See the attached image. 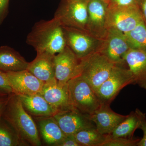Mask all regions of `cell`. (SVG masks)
Here are the masks:
<instances>
[{
	"label": "cell",
	"mask_w": 146,
	"mask_h": 146,
	"mask_svg": "<svg viewBox=\"0 0 146 146\" xmlns=\"http://www.w3.org/2000/svg\"><path fill=\"white\" fill-rule=\"evenodd\" d=\"M26 42L34 48L36 53L56 54L66 46L63 26L54 17L37 22L28 35Z\"/></svg>",
	"instance_id": "cell-1"
},
{
	"label": "cell",
	"mask_w": 146,
	"mask_h": 146,
	"mask_svg": "<svg viewBox=\"0 0 146 146\" xmlns=\"http://www.w3.org/2000/svg\"><path fill=\"white\" fill-rule=\"evenodd\" d=\"M2 118L9 124L28 145H42L39 130L34 120L25 110L17 94L9 95Z\"/></svg>",
	"instance_id": "cell-2"
},
{
	"label": "cell",
	"mask_w": 146,
	"mask_h": 146,
	"mask_svg": "<svg viewBox=\"0 0 146 146\" xmlns=\"http://www.w3.org/2000/svg\"><path fill=\"white\" fill-rule=\"evenodd\" d=\"M117 64L98 52L80 60L76 76H80L96 92Z\"/></svg>",
	"instance_id": "cell-3"
},
{
	"label": "cell",
	"mask_w": 146,
	"mask_h": 146,
	"mask_svg": "<svg viewBox=\"0 0 146 146\" xmlns=\"http://www.w3.org/2000/svg\"><path fill=\"white\" fill-rule=\"evenodd\" d=\"M67 84L72 109L90 116L100 106L101 104L96 92L80 76L71 78Z\"/></svg>",
	"instance_id": "cell-4"
},
{
	"label": "cell",
	"mask_w": 146,
	"mask_h": 146,
	"mask_svg": "<svg viewBox=\"0 0 146 146\" xmlns=\"http://www.w3.org/2000/svg\"><path fill=\"white\" fill-rule=\"evenodd\" d=\"M118 63L110 75L96 92L101 104H110L120 91L126 86L134 84L133 76L128 68Z\"/></svg>",
	"instance_id": "cell-5"
},
{
	"label": "cell",
	"mask_w": 146,
	"mask_h": 146,
	"mask_svg": "<svg viewBox=\"0 0 146 146\" xmlns=\"http://www.w3.org/2000/svg\"><path fill=\"white\" fill-rule=\"evenodd\" d=\"M66 45L79 60L100 51L103 40L98 39L88 32L63 27Z\"/></svg>",
	"instance_id": "cell-6"
},
{
	"label": "cell",
	"mask_w": 146,
	"mask_h": 146,
	"mask_svg": "<svg viewBox=\"0 0 146 146\" xmlns=\"http://www.w3.org/2000/svg\"><path fill=\"white\" fill-rule=\"evenodd\" d=\"M87 3L63 0L54 13V18L63 27L87 31Z\"/></svg>",
	"instance_id": "cell-7"
},
{
	"label": "cell",
	"mask_w": 146,
	"mask_h": 146,
	"mask_svg": "<svg viewBox=\"0 0 146 146\" xmlns=\"http://www.w3.org/2000/svg\"><path fill=\"white\" fill-rule=\"evenodd\" d=\"M143 21L142 13L136 5L125 7L108 6V29H117L126 33L133 30Z\"/></svg>",
	"instance_id": "cell-8"
},
{
	"label": "cell",
	"mask_w": 146,
	"mask_h": 146,
	"mask_svg": "<svg viewBox=\"0 0 146 146\" xmlns=\"http://www.w3.org/2000/svg\"><path fill=\"white\" fill-rule=\"evenodd\" d=\"M108 5L101 0H91L87 3V31L91 35L104 40L107 35Z\"/></svg>",
	"instance_id": "cell-9"
},
{
	"label": "cell",
	"mask_w": 146,
	"mask_h": 146,
	"mask_svg": "<svg viewBox=\"0 0 146 146\" xmlns=\"http://www.w3.org/2000/svg\"><path fill=\"white\" fill-rule=\"evenodd\" d=\"M130 49L125 35L114 28L108 29L100 52L113 62L123 63L125 55Z\"/></svg>",
	"instance_id": "cell-10"
},
{
	"label": "cell",
	"mask_w": 146,
	"mask_h": 146,
	"mask_svg": "<svg viewBox=\"0 0 146 146\" xmlns=\"http://www.w3.org/2000/svg\"><path fill=\"white\" fill-rule=\"evenodd\" d=\"M53 117L66 136L74 135L82 129L95 126L89 116L74 109L58 111Z\"/></svg>",
	"instance_id": "cell-11"
},
{
	"label": "cell",
	"mask_w": 146,
	"mask_h": 146,
	"mask_svg": "<svg viewBox=\"0 0 146 146\" xmlns=\"http://www.w3.org/2000/svg\"><path fill=\"white\" fill-rule=\"evenodd\" d=\"M55 78L62 83H67L76 76L80 60L66 45L61 52L54 56Z\"/></svg>",
	"instance_id": "cell-12"
},
{
	"label": "cell",
	"mask_w": 146,
	"mask_h": 146,
	"mask_svg": "<svg viewBox=\"0 0 146 146\" xmlns=\"http://www.w3.org/2000/svg\"><path fill=\"white\" fill-rule=\"evenodd\" d=\"M14 94L33 95L41 91L44 82L27 70L6 72Z\"/></svg>",
	"instance_id": "cell-13"
},
{
	"label": "cell",
	"mask_w": 146,
	"mask_h": 146,
	"mask_svg": "<svg viewBox=\"0 0 146 146\" xmlns=\"http://www.w3.org/2000/svg\"><path fill=\"white\" fill-rule=\"evenodd\" d=\"M39 94L58 112L72 109L69 104L68 84L53 79L44 82Z\"/></svg>",
	"instance_id": "cell-14"
},
{
	"label": "cell",
	"mask_w": 146,
	"mask_h": 146,
	"mask_svg": "<svg viewBox=\"0 0 146 146\" xmlns=\"http://www.w3.org/2000/svg\"><path fill=\"white\" fill-rule=\"evenodd\" d=\"M127 115L114 112L111 109L110 104H101L99 108L89 116V119L99 132L104 135H109Z\"/></svg>",
	"instance_id": "cell-15"
},
{
	"label": "cell",
	"mask_w": 146,
	"mask_h": 146,
	"mask_svg": "<svg viewBox=\"0 0 146 146\" xmlns=\"http://www.w3.org/2000/svg\"><path fill=\"white\" fill-rule=\"evenodd\" d=\"M123 59L133 76L134 84L146 90V52L130 49Z\"/></svg>",
	"instance_id": "cell-16"
},
{
	"label": "cell",
	"mask_w": 146,
	"mask_h": 146,
	"mask_svg": "<svg viewBox=\"0 0 146 146\" xmlns=\"http://www.w3.org/2000/svg\"><path fill=\"white\" fill-rule=\"evenodd\" d=\"M54 56L46 52L37 53L35 58L29 63L27 70L44 82L55 78Z\"/></svg>",
	"instance_id": "cell-17"
},
{
	"label": "cell",
	"mask_w": 146,
	"mask_h": 146,
	"mask_svg": "<svg viewBox=\"0 0 146 146\" xmlns=\"http://www.w3.org/2000/svg\"><path fill=\"white\" fill-rule=\"evenodd\" d=\"M16 94L27 112L36 117L53 116L58 112L39 93L33 95Z\"/></svg>",
	"instance_id": "cell-18"
},
{
	"label": "cell",
	"mask_w": 146,
	"mask_h": 146,
	"mask_svg": "<svg viewBox=\"0 0 146 146\" xmlns=\"http://www.w3.org/2000/svg\"><path fill=\"white\" fill-rule=\"evenodd\" d=\"M36 118L41 136L46 143L58 146L66 136L53 116Z\"/></svg>",
	"instance_id": "cell-19"
},
{
	"label": "cell",
	"mask_w": 146,
	"mask_h": 146,
	"mask_svg": "<svg viewBox=\"0 0 146 146\" xmlns=\"http://www.w3.org/2000/svg\"><path fill=\"white\" fill-rule=\"evenodd\" d=\"M29 62L18 52L8 46L0 47V71L8 72L27 70Z\"/></svg>",
	"instance_id": "cell-20"
},
{
	"label": "cell",
	"mask_w": 146,
	"mask_h": 146,
	"mask_svg": "<svg viewBox=\"0 0 146 146\" xmlns=\"http://www.w3.org/2000/svg\"><path fill=\"white\" fill-rule=\"evenodd\" d=\"M140 125V116L138 109L137 108L135 111H132L128 115L109 136L113 138H133L134 132L139 129Z\"/></svg>",
	"instance_id": "cell-21"
},
{
	"label": "cell",
	"mask_w": 146,
	"mask_h": 146,
	"mask_svg": "<svg viewBox=\"0 0 146 146\" xmlns=\"http://www.w3.org/2000/svg\"><path fill=\"white\" fill-rule=\"evenodd\" d=\"M74 136L80 146H102L108 135L100 133L94 126L82 129Z\"/></svg>",
	"instance_id": "cell-22"
},
{
	"label": "cell",
	"mask_w": 146,
	"mask_h": 146,
	"mask_svg": "<svg viewBox=\"0 0 146 146\" xmlns=\"http://www.w3.org/2000/svg\"><path fill=\"white\" fill-rule=\"evenodd\" d=\"M124 33L130 49L146 52V25L144 21L132 30Z\"/></svg>",
	"instance_id": "cell-23"
},
{
	"label": "cell",
	"mask_w": 146,
	"mask_h": 146,
	"mask_svg": "<svg viewBox=\"0 0 146 146\" xmlns=\"http://www.w3.org/2000/svg\"><path fill=\"white\" fill-rule=\"evenodd\" d=\"M29 146L22 140L11 126L0 119V146Z\"/></svg>",
	"instance_id": "cell-24"
},
{
	"label": "cell",
	"mask_w": 146,
	"mask_h": 146,
	"mask_svg": "<svg viewBox=\"0 0 146 146\" xmlns=\"http://www.w3.org/2000/svg\"><path fill=\"white\" fill-rule=\"evenodd\" d=\"M141 138H127L123 137H110L108 135L107 138L102 146H137Z\"/></svg>",
	"instance_id": "cell-25"
},
{
	"label": "cell",
	"mask_w": 146,
	"mask_h": 146,
	"mask_svg": "<svg viewBox=\"0 0 146 146\" xmlns=\"http://www.w3.org/2000/svg\"><path fill=\"white\" fill-rule=\"evenodd\" d=\"M0 91L5 95L14 93L9 82L6 72L0 71Z\"/></svg>",
	"instance_id": "cell-26"
},
{
	"label": "cell",
	"mask_w": 146,
	"mask_h": 146,
	"mask_svg": "<svg viewBox=\"0 0 146 146\" xmlns=\"http://www.w3.org/2000/svg\"><path fill=\"white\" fill-rule=\"evenodd\" d=\"M140 118V125L139 129L143 132V138L140 139L137 146H146V114L138 109Z\"/></svg>",
	"instance_id": "cell-27"
},
{
	"label": "cell",
	"mask_w": 146,
	"mask_h": 146,
	"mask_svg": "<svg viewBox=\"0 0 146 146\" xmlns=\"http://www.w3.org/2000/svg\"><path fill=\"white\" fill-rule=\"evenodd\" d=\"M134 5H136V0H110L108 6L111 7H125Z\"/></svg>",
	"instance_id": "cell-28"
},
{
	"label": "cell",
	"mask_w": 146,
	"mask_h": 146,
	"mask_svg": "<svg viewBox=\"0 0 146 146\" xmlns=\"http://www.w3.org/2000/svg\"><path fill=\"white\" fill-rule=\"evenodd\" d=\"M9 2V0H0V25L8 14Z\"/></svg>",
	"instance_id": "cell-29"
},
{
	"label": "cell",
	"mask_w": 146,
	"mask_h": 146,
	"mask_svg": "<svg viewBox=\"0 0 146 146\" xmlns=\"http://www.w3.org/2000/svg\"><path fill=\"white\" fill-rule=\"evenodd\" d=\"M58 146H80L74 135L66 136Z\"/></svg>",
	"instance_id": "cell-30"
},
{
	"label": "cell",
	"mask_w": 146,
	"mask_h": 146,
	"mask_svg": "<svg viewBox=\"0 0 146 146\" xmlns=\"http://www.w3.org/2000/svg\"><path fill=\"white\" fill-rule=\"evenodd\" d=\"M136 3L141 11L146 25V0H136Z\"/></svg>",
	"instance_id": "cell-31"
},
{
	"label": "cell",
	"mask_w": 146,
	"mask_h": 146,
	"mask_svg": "<svg viewBox=\"0 0 146 146\" xmlns=\"http://www.w3.org/2000/svg\"><path fill=\"white\" fill-rule=\"evenodd\" d=\"M9 95L0 97V119L2 117L3 113L9 99Z\"/></svg>",
	"instance_id": "cell-32"
},
{
	"label": "cell",
	"mask_w": 146,
	"mask_h": 146,
	"mask_svg": "<svg viewBox=\"0 0 146 146\" xmlns=\"http://www.w3.org/2000/svg\"><path fill=\"white\" fill-rule=\"evenodd\" d=\"M71 1H76L82 2L86 3H88L91 0H71Z\"/></svg>",
	"instance_id": "cell-33"
},
{
	"label": "cell",
	"mask_w": 146,
	"mask_h": 146,
	"mask_svg": "<svg viewBox=\"0 0 146 146\" xmlns=\"http://www.w3.org/2000/svg\"><path fill=\"white\" fill-rule=\"evenodd\" d=\"M101 1H103L105 3H106L108 5L110 0H101Z\"/></svg>",
	"instance_id": "cell-34"
},
{
	"label": "cell",
	"mask_w": 146,
	"mask_h": 146,
	"mask_svg": "<svg viewBox=\"0 0 146 146\" xmlns=\"http://www.w3.org/2000/svg\"><path fill=\"white\" fill-rule=\"evenodd\" d=\"M8 96V95H5L0 91V97L5 96Z\"/></svg>",
	"instance_id": "cell-35"
}]
</instances>
